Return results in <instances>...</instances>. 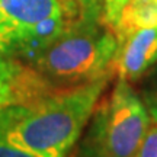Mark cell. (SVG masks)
Segmentation results:
<instances>
[{"instance_id": "1", "label": "cell", "mask_w": 157, "mask_h": 157, "mask_svg": "<svg viewBox=\"0 0 157 157\" xmlns=\"http://www.w3.org/2000/svg\"><path fill=\"white\" fill-rule=\"evenodd\" d=\"M112 78L58 89L28 103L0 108V131L13 146L39 157H67Z\"/></svg>"}, {"instance_id": "2", "label": "cell", "mask_w": 157, "mask_h": 157, "mask_svg": "<svg viewBox=\"0 0 157 157\" xmlns=\"http://www.w3.org/2000/svg\"><path fill=\"white\" fill-rule=\"evenodd\" d=\"M118 39L106 21L95 19L67 32L47 47L29 66L56 90L115 77Z\"/></svg>"}, {"instance_id": "3", "label": "cell", "mask_w": 157, "mask_h": 157, "mask_svg": "<svg viewBox=\"0 0 157 157\" xmlns=\"http://www.w3.org/2000/svg\"><path fill=\"white\" fill-rule=\"evenodd\" d=\"M151 124L141 95L131 83L117 78L96 103L77 157H134Z\"/></svg>"}, {"instance_id": "4", "label": "cell", "mask_w": 157, "mask_h": 157, "mask_svg": "<svg viewBox=\"0 0 157 157\" xmlns=\"http://www.w3.org/2000/svg\"><path fill=\"white\" fill-rule=\"evenodd\" d=\"M52 17L84 23L103 17V7L101 0H0V52L12 57L31 29Z\"/></svg>"}, {"instance_id": "5", "label": "cell", "mask_w": 157, "mask_h": 157, "mask_svg": "<svg viewBox=\"0 0 157 157\" xmlns=\"http://www.w3.org/2000/svg\"><path fill=\"white\" fill-rule=\"evenodd\" d=\"M54 90L32 66L0 52V108L28 103Z\"/></svg>"}, {"instance_id": "6", "label": "cell", "mask_w": 157, "mask_h": 157, "mask_svg": "<svg viewBox=\"0 0 157 157\" xmlns=\"http://www.w3.org/2000/svg\"><path fill=\"white\" fill-rule=\"evenodd\" d=\"M157 61V26L135 31L118 41L113 74L128 83L138 82Z\"/></svg>"}, {"instance_id": "7", "label": "cell", "mask_w": 157, "mask_h": 157, "mask_svg": "<svg viewBox=\"0 0 157 157\" xmlns=\"http://www.w3.org/2000/svg\"><path fill=\"white\" fill-rule=\"evenodd\" d=\"M153 26H157V0H128L113 31L121 41L135 31Z\"/></svg>"}, {"instance_id": "8", "label": "cell", "mask_w": 157, "mask_h": 157, "mask_svg": "<svg viewBox=\"0 0 157 157\" xmlns=\"http://www.w3.org/2000/svg\"><path fill=\"white\" fill-rule=\"evenodd\" d=\"M134 157H157V122H153L148 128Z\"/></svg>"}, {"instance_id": "9", "label": "cell", "mask_w": 157, "mask_h": 157, "mask_svg": "<svg viewBox=\"0 0 157 157\" xmlns=\"http://www.w3.org/2000/svg\"><path fill=\"white\" fill-rule=\"evenodd\" d=\"M141 98L150 112V117L157 113V71L148 76L147 83L141 90Z\"/></svg>"}, {"instance_id": "10", "label": "cell", "mask_w": 157, "mask_h": 157, "mask_svg": "<svg viewBox=\"0 0 157 157\" xmlns=\"http://www.w3.org/2000/svg\"><path fill=\"white\" fill-rule=\"evenodd\" d=\"M128 3V0H102V7H103V17L109 26L115 28L117 26L121 12L124 6Z\"/></svg>"}, {"instance_id": "11", "label": "cell", "mask_w": 157, "mask_h": 157, "mask_svg": "<svg viewBox=\"0 0 157 157\" xmlns=\"http://www.w3.org/2000/svg\"><path fill=\"white\" fill-rule=\"evenodd\" d=\"M0 157H39V156L13 146L12 143L6 140L3 132L0 131Z\"/></svg>"}, {"instance_id": "12", "label": "cell", "mask_w": 157, "mask_h": 157, "mask_svg": "<svg viewBox=\"0 0 157 157\" xmlns=\"http://www.w3.org/2000/svg\"><path fill=\"white\" fill-rule=\"evenodd\" d=\"M151 121L153 122H157V113H153L151 115Z\"/></svg>"}, {"instance_id": "13", "label": "cell", "mask_w": 157, "mask_h": 157, "mask_svg": "<svg viewBox=\"0 0 157 157\" xmlns=\"http://www.w3.org/2000/svg\"><path fill=\"white\" fill-rule=\"evenodd\" d=\"M101 2H102V0H101Z\"/></svg>"}]
</instances>
